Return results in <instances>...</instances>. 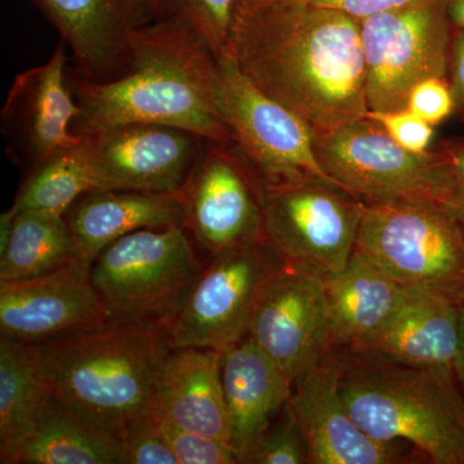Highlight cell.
<instances>
[{
	"instance_id": "cell-1",
	"label": "cell",
	"mask_w": 464,
	"mask_h": 464,
	"mask_svg": "<svg viewBox=\"0 0 464 464\" xmlns=\"http://www.w3.org/2000/svg\"><path fill=\"white\" fill-rule=\"evenodd\" d=\"M228 51L259 90L315 136L368 115L355 18L301 0H237Z\"/></svg>"
},
{
	"instance_id": "cell-2",
	"label": "cell",
	"mask_w": 464,
	"mask_h": 464,
	"mask_svg": "<svg viewBox=\"0 0 464 464\" xmlns=\"http://www.w3.org/2000/svg\"><path fill=\"white\" fill-rule=\"evenodd\" d=\"M218 63L188 27L149 23L134 35L132 63L121 78L92 82L69 69L79 108L76 136L127 123L181 128L210 141L234 143L217 105Z\"/></svg>"
},
{
	"instance_id": "cell-3",
	"label": "cell",
	"mask_w": 464,
	"mask_h": 464,
	"mask_svg": "<svg viewBox=\"0 0 464 464\" xmlns=\"http://www.w3.org/2000/svg\"><path fill=\"white\" fill-rule=\"evenodd\" d=\"M53 395L121 436L128 423L154 413L167 357L166 322H115L30 344Z\"/></svg>"
},
{
	"instance_id": "cell-4",
	"label": "cell",
	"mask_w": 464,
	"mask_h": 464,
	"mask_svg": "<svg viewBox=\"0 0 464 464\" xmlns=\"http://www.w3.org/2000/svg\"><path fill=\"white\" fill-rule=\"evenodd\" d=\"M340 357V392L374 440H405L436 464H464V399L453 369L413 366L375 353Z\"/></svg>"
},
{
	"instance_id": "cell-5",
	"label": "cell",
	"mask_w": 464,
	"mask_h": 464,
	"mask_svg": "<svg viewBox=\"0 0 464 464\" xmlns=\"http://www.w3.org/2000/svg\"><path fill=\"white\" fill-rule=\"evenodd\" d=\"M356 249L395 282L464 306V227L436 201L366 206Z\"/></svg>"
},
{
	"instance_id": "cell-6",
	"label": "cell",
	"mask_w": 464,
	"mask_h": 464,
	"mask_svg": "<svg viewBox=\"0 0 464 464\" xmlns=\"http://www.w3.org/2000/svg\"><path fill=\"white\" fill-rule=\"evenodd\" d=\"M203 267L182 226L142 228L97 256L92 282L111 320L169 324Z\"/></svg>"
},
{
	"instance_id": "cell-7",
	"label": "cell",
	"mask_w": 464,
	"mask_h": 464,
	"mask_svg": "<svg viewBox=\"0 0 464 464\" xmlns=\"http://www.w3.org/2000/svg\"><path fill=\"white\" fill-rule=\"evenodd\" d=\"M265 240L286 266L325 276L350 261L365 203L314 174L264 181Z\"/></svg>"
},
{
	"instance_id": "cell-8",
	"label": "cell",
	"mask_w": 464,
	"mask_h": 464,
	"mask_svg": "<svg viewBox=\"0 0 464 464\" xmlns=\"http://www.w3.org/2000/svg\"><path fill=\"white\" fill-rule=\"evenodd\" d=\"M453 33L447 0H415L360 21L368 112L408 108L415 85L448 79Z\"/></svg>"
},
{
	"instance_id": "cell-9",
	"label": "cell",
	"mask_w": 464,
	"mask_h": 464,
	"mask_svg": "<svg viewBox=\"0 0 464 464\" xmlns=\"http://www.w3.org/2000/svg\"><path fill=\"white\" fill-rule=\"evenodd\" d=\"M315 150L324 172L366 206L424 200L440 204L442 163L438 150L409 151L368 115L315 136Z\"/></svg>"
},
{
	"instance_id": "cell-10",
	"label": "cell",
	"mask_w": 464,
	"mask_h": 464,
	"mask_svg": "<svg viewBox=\"0 0 464 464\" xmlns=\"http://www.w3.org/2000/svg\"><path fill=\"white\" fill-rule=\"evenodd\" d=\"M285 266L266 240L210 258L169 322L173 347L224 353L248 337L262 293Z\"/></svg>"
},
{
	"instance_id": "cell-11",
	"label": "cell",
	"mask_w": 464,
	"mask_h": 464,
	"mask_svg": "<svg viewBox=\"0 0 464 464\" xmlns=\"http://www.w3.org/2000/svg\"><path fill=\"white\" fill-rule=\"evenodd\" d=\"M217 63L219 112L235 145L261 179L275 181L314 174L334 182L317 160L315 133L306 121L259 90L241 72L230 51Z\"/></svg>"
},
{
	"instance_id": "cell-12",
	"label": "cell",
	"mask_w": 464,
	"mask_h": 464,
	"mask_svg": "<svg viewBox=\"0 0 464 464\" xmlns=\"http://www.w3.org/2000/svg\"><path fill=\"white\" fill-rule=\"evenodd\" d=\"M264 179L235 143L207 140L179 192L183 228L209 259L265 240Z\"/></svg>"
},
{
	"instance_id": "cell-13",
	"label": "cell",
	"mask_w": 464,
	"mask_h": 464,
	"mask_svg": "<svg viewBox=\"0 0 464 464\" xmlns=\"http://www.w3.org/2000/svg\"><path fill=\"white\" fill-rule=\"evenodd\" d=\"M97 190L179 194L207 139L181 128L127 123L84 136Z\"/></svg>"
},
{
	"instance_id": "cell-14",
	"label": "cell",
	"mask_w": 464,
	"mask_h": 464,
	"mask_svg": "<svg viewBox=\"0 0 464 464\" xmlns=\"http://www.w3.org/2000/svg\"><path fill=\"white\" fill-rule=\"evenodd\" d=\"M249 337L295 387L333 350L323 276L285 266L262 293Z\"/></svg>"
},
{
	"instance_id": "cell-15",
	"label": "cell",
	"mask_w": 464,
	"mask_h": 464,
	"mask_svg": "<svg viewBox=\"0 0 464 464\" xmlns=\"http://www.w3.org/2000/svg\"><path fill=\"white\" fill-rule=\"evenodd\" d=\"M111 322L92 282L91 262L20 280H0V334L26 344L57 340Z\"/></svg>"
},
{
	"instance_id": "cell-16",
	"label": "cell",
	"mask_w": 464,
	"mask_h": 464,
	"mask_svg": "<svg viewBox=\"0 0 464 464\" xmlns=\"http://www.w3.org/2000/svg\"><path fill=\"white\" fill-rule=\"evenodd\" d=\"M65 42L47 63L14 78L2 110V133L9 158L26 177L52 155L75 148L72 132L79 108L69 84Z\"/></svg>"
},
{
	"instance_id": "cell-17",
	"label": "cell",
	"mask_w": 464,
	"mask_h": 464,
	"mask_svg": "<svg viewBox=\"0 0 464 464\" xmlns=\"http://www.w3.org/2000/svg\"><path fill=\"white\" fill-rule=\"evenodd\" d=\"M72 51V70L92 82L121 78L134 35L149 24L140 0H30Z\"/></svg>"
},
{
	"instance_id": "cell-18",
	"label": "cell",
	"mask_w": 464,
	"mask_h": 464,
	"mask_svg": "<svg viewBox=\"0 0 464 464\" xmlns=\"http://www.w3.org/2000/svg\"><path fill=\"white\" fill-rule=\"evenodd\" d=\"M340 357L329 353L295 384L288 406L306 440L311 464H389L391 442L366 435L340 392Z\"/></svg>"
},
{
	"instance_id": "cell-19",
	"label": "cell",
	"mask_w": 464,
	"mask_h": 464,
	"mask_svg": "<svg viewBox=\"0 0 464 464\" xmlns=\"http://www.w3.org/2000/svg\"><path fill=\"white\" fill-rule=\"evenodd\" d=\"M462 307L414 286H404L401 298L383 323L350 346L353 353H375L413 366L454 371L460 340Z\"/></svg>"
},
{
	"instance_id": "cell-20",
	"label": "cell",
	"mask_w": 464,
	"mask_h": 464,
	"mask_svg": "<svg viewBox=\"0 0 464 464\" xmlns=\"http://www.w3.org/2000/svg\"><path fill=\"white\" fill-rule=\"evenodd\" d=\"M222 387L239 463L288 404L292 383L273 360L246 337L222 353Z\"/></svg>"
},
{
	"instance_id": "cell-21",
	"label": "cell",
	"mask_w": 464,
	"mask_h": 464,
	"mask_svg": "<svg viewBox=\"0 0 464 464\" xmlns=\"http://www.w3.org/2000/svg\"><path fill=\"white\" fill-rule=\"evenodd\" d=\"M65 218L74 240L75 258L92 264L106 246L130 232L183 227L185 207L179 194L93 190L79 198Z\"/></svg>"
},
{
	"instance_id": "cell-22",
	"label": "cell",
	"mask_w": 464,
	"mask_h": 464,
	"mask_svg": "<svg viewBox=\"0 0 464 464\" xmlns=\"http://www.w3.org/2000/svg\"><path fill=\"white\" fill-rule=\"evenodd\" d=\"M221 362L222 351L173 348L161 374L154 413L182 429L231 444Z\"/></svg>"
},
{
	"instance_id": "cell-23",
	"label": "cell",
	"mask_w": 464,
	"mask_h": 464,
	"mask_svg": "<svg viewBox=\"0 0 464 464\" xmlns=\"http://www.w3.org/2000/svg\"><path fill=\"white\" fill-rule=\"evenodd\" d=\"M323 279L333 347L353 346L374 332L404 292V286L356 248L342 270Z\"/></svg>"
},
{
	"instance_id": "cell-24",
	"label": "cell",
	"mask_w": 464,
	"mask_h": 464,
	"mask_svg": "<svg viewBox=\"0 0 464 464\" xmlns=\"http://www.w3.org/2000/svg\"><path fill=\"white\" fill-rule=\"evenodd\" d=\"M12 464H124L121 436L52 393Z\"/></svg>"
},
{
	"instance_id": "cell-25",
	"label": "cell",
	"mask_w": 464,
	"mask_h": 464,
	"mask_svg": "<svg viewBox=\"0 0 464 464\" xmlns=\"http://www.w3.org/2000/svg\"><path fill=\"white\" fill-rule=\"evenodd\" d=\"M51 395L30 344L0 337V462L12 464Z\"/></svg>"
},
{
	"instance_id": "cell-26",
	"label": "cell",
	"mask_w": 464,
	"mask_h": 464,
	"mask_svg": "<svg viewBox=\"0 0 464 464\" xmlns=\"http://www.w3.org/2000/svg\"><path fill=\"white\" fill-rule=\"evenodd\" d=\"M14 213L7 243L0 249V280L39 276L76 259L65 216L35 210Z\"/></svg>"
},
{
	"instance_id": "cell-27",
	"label": "cell",
	"mask_w": 464,
	"mask_h": 464,
	"mask_svg": "<svg viewBox=\"0 0 464 464\" xmlns=\"http://www.w3.org/2000/svg\"><path fill=\"white\" fill-rule=\"evenodd\" d=\"M93 190H97L96 177L83 140L75 148L52 155L34 169L11 209L65 216L79 198Z\"/></svg>"
},
{
	"instance_id": "cell-28",
	"label": "cell",
	"mask_w": 464,
	"mask_h": 464,
	"mask_svg": "<svg viewBox=\"0 0 464 464\" xmlns=\"http://www.w3.org/2000/svg\"><path fill=\"white\" fill-rule=\"evenodd\" d=\"M237 0H140L149 23L188 27L217 58L228 50L232 14Z\"/></svg>"
},
{
	"instance_id": "cell-29",
	"label": "cell",
	"mask_w": 464,
	"mask_h": 464,
	"mask_svg": "<svg viewBox=\"0 0 464 464\" xmlns=\"http://www.w3.org/2000/svg\"><path fill=\"white\" fill-rule=\"evenodd\" d=\"M244 463L249 464H304L308 463L306 440L288 404L284 406L283 418L271 422L262 433Z\"/></svg>"
},
{
	"instance_id": "cell-30",
	"label": "cell",
	"mask_w": 464,
	"mask_h": 464,
	"mask_svg": "<svg viewBox=\"0 0 464 464\" xmlns=\"http://www.w3.org/2000/svg\"><path fill=\"white\" fill-rule=\"evenodd\" d=\"M157 417L163 438L179 464L239 463L237 450L228 442L182 429L158 414Z\"/></svg>"
},
{
	"instance_id": "cell-31",
	"label": "cell",
	"mask_w": 464,
	"mask_h": 464,
	"mask_svg": "<svg viewBox=\"0 0 464 464\" xmlns=\"http://www.w3.org/2000/svg\"><path fill=\"white\" fill-rule=\"evenodd\" d=\"M124 464H179L161 433L157 414L137 418L121 433Z\"/></svg>"
},
{
	"instance_id": "cell-32",
	"label": "cell",
	"mask_w": 464,
	"mask_h": 464,
	"mask_svg": "<svg viewBox=\"0 0 464 464\" xmlns=\"http://www.w3.org/2000/svg\"><path fill=\"white\" fill-rule=\"evenodd\" d=\"M368 116L377 121L401 148L411 152L430 151L435 134L433 125L408 108L396 111H369Z\"/></svg>"
},
{
	"instance_id": "cell-33",
	"label": "cell",
	"mask_w": 464,
	"mask_h": 464,
	"mask_svg": "<svg viewBox=\"0 0 464 464\" xmlns=\"http://www.w3.org/2000/svg\"><path fill=\"white\" fill-rule=\"evenodd\" d=\"M442 163L440 204L464 227V141L447 140L438 149Z\"/></svg>"
},
{
	"instance_id": "cell-34",
	"label": "cell",
	"mask_w": 464,
	"mask_h": 464,
	"mask_svg": "<svg viewBox=\"0 0 464 464\" xmlns=\"http://www.w3.org/2000/svg\"><path fill=\"white\" fill-rule=\"evenodd\" d=\"M408 109L435 127L454 114V97L447 78H430L415 85Z\"/></svg>"
},
{
	"instance_id": "cell-35",
	"label": "cell",
	"mask_w": 464,
	"mask_h": 464,
	"mask_svg": "<svg viewBox=\"0 0 464 464\" xmlns=\"http://www.w3.org/2000/svg\"><path fill=\"white\" fill-rule=\"evenodd\" d=\"M319 7L334 9L341 14L362 21L365 18L390 11V9L401 7V5L413 3L415 0H301Z\"/></svg>"
},
{
	"instance_id": "cell-36",
	"label": "cell",
	"mask_w": 464,
	"mask_h": 464,
	"mask_svg": "<svg viewBox=\"0 0 464 464\" xmlns=\"http://www.w3.org/2000/svg\"><path fill=\"white\" fill-rule=\"evenodd\" d=\"M448 82L454 97V114L464 124V29L454 30L453 33Z\"/></svg>"
},
{
	"instance_id": "cell-37",
	"label": "cell",
	"mask_w": 464,
	"mask_h": 464,
	"mask_svg": "<svg viewBox=\"0 0 464 464\" xmlns=\"http://www.w3.org/2000/svg\"><path fill=\"white\" fill-rule=\"evenodd\" d=\"M447 7L454 30L464 29V0H447Z\"/></svg>"
},
{
	"instance_id": "cell-38",
	"label": "cell",
	"mask_w": 464,
	"mask_h": 464,
	"mask_svg": "<svg viewBox=\"0 0 464 464\" xmlns=\"http://www.w3.org/2000/svg\"><path fill=\"white\" fill-rule=\"evenodd\" d=\"M454 374L464 384V307L460 314V340L456 362H454Z\"/></svg>"
},
{
	"instance_id": "cell-39",
	"label": "cell",
	"mask_w": 464,
	"mask_h": 464,
	"mask_svg": "<svg viewBox=\"0 0 464 464\" xmlns=\"http://www.w3.org/2000/svg\"><path fill=\"white\" fill-rule=\"evenodd\" d=\"M464 307V306H463Z\"/></svg>"
}]
</instances>
